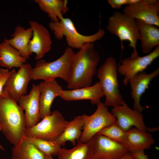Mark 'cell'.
<instances>
[{
    "label": "cell",
    "mask_w": 159,
    "mask_h": 159,
    "mask_svg": "<svg viewBox=\"0 0 159 159\" xmlns=\"http://www.w3.org/2000/svg\"><path fill=\"white\" fill-rule=\"evenodd\" d=\"M159 56V46L147 55L143 57H129L122 60L118 66L117 72L124 77L123 84L126 86L129 80L138 73L143 72Z\"/></svg>",
    "instance_id": "11"
},
{
    "label": "cell",
    "mask_w": 159,
    "mask_h": 159,
    "mask_svg": "<svg viewBox=\"0 0 159 159\" xmlns=\"http://www.w3.org/2000/svg\"><path fill=\"white\" fill-rule=\"evenodd\" d=\"M159 74V68L147 74L140 72L130 79L128 82L131 90V96L133 101V109L142 112L144 107L140 104L142 95L148 89L151 81Z\"/></svg>",
    "instance_id": "16"
},
{
    "label": "cell",
    "mask_w": 159,
    "mask_h": 159,
    "mask_svg": "<svg viewBox=\"0 0 159 159\" xmlns=\"http://www.w3.org/2000/svg\"><path fill=\"white\" fill-rule=\"evenodd\" d=\"M48 26L57 39L61 40L65 37L68 47L72 49H79L87 43H93L102 39L105 34V30L100 28L92 35L81 34L77 31L71 19L68 18L63 17L57 22L51 21Z\"/></svg>",
    "instance_id": "6"
},
{
    "label": "cell",
    "mask_w": 159,
    "mask_h": 159,
    "mask_svg": "<svg viewBox=\"0 0 159 159\" xmlns=\"http://www.w3.org/2000/svg\"><path fill=\"white\" fill-rule=\"evenodd\" d=\"M106 28L109 32L119 38L122 48H123V41L129 42L128 46L133 49L130 57H134L138 56L136 46L138 40L140 39V36L135 19L122 12L116 11L109 17Z\"/></svg>",
    "instance_id": "5"
},
{
    "label": "cell",
    "mask_w": 159,
    "mask_h": 159,
    "mask_svg": "<svg viewBox=\"0 0 159 159\" xmlns=\"http://www.w3.org/2000/svg\"><path fill=\"white\" fill-rule=\"evenodd\" d=\"M104 96L99 82L92 86L70 90H63L60 96L66 101L89 100L93 105H97Z\"/></svg>",
    "instance_id": "18"
},
{
    "label": "cell",
    "mask_w": 159,
    "mask_h": 159,
    "mask_svg": "<svg viewBox=\"0 0 159 159\" xmlns=\"http://www.w3.org/2000/svg\"><path fill=\"white\" fill-rule=\"evenodd\" d=\"M1 150V149H0V150Z\"/></svg>",
    "instance_id": "35"
},
{
    "label": "cell",
    "mask_w": 159,
    "mask_h": 159,
    "mask_svg": "<svg viewBox=\"0 0 159 159\" xmlns=\"http://www.w3.org/2000/svg\"><path fill=\"white\" fill-rule=\"evenodd\" d=\"M26 60L18 51L7 42L4 41L0 43L1 67L9 70L13 68H19Z\"/></svg>",
    "instance_id": "23"
},
{
    "label": "cell",
    "mask_w": 159,
    "mask_h": 159,
    "mask_svg": "<svg viewBox=\"0 0 159 159\" xmlns=\"http://www.w3.org/2000/svg\"><path fill=\"white\" fill-rule=\"evenodd\" d=\"M121 159H134V158L132 153L129 152L124 155Z\"/></svg>",
    "instance_id": "32"
},
{
    "label": "cell",
    "mask_w": 159,
    "mask_h": 159,
    "mask_svg": "<svg viewBox=\"0 0 159 159\" xmlns=\"http://www.w3.org/2000/svg\"><path fill=\"white\" fill-rule=\"evenodd\" d=\"M132 154L134 159H149L145 154L144 150H136L130 152Z\"/></svg>",
    "instance_id": "31"
},
{
    "label": "cell",
    "mask_w": 159,
    "mask_h": 159,
    "mask_svg": "<svg viewBox=\"0 0 159 159\" xmlns=\"http://www.w3.org/2000/svg\"><path fill=\"white\" fill-rule=\"evenodd\" d=\"M0 128L14 145L25 136L27 130L24 110L4 89L0 94Z\"/></svg>",
    "instance_id": "2"
},
{
    "label": "cell",
    "mask_w": 159,
    "mask_h": 159,
    "mask_svg": "<svg viewBox=\"0 0 159 159\" xmlns=\"http://www.w3.org/2000/svg\"><path fill=\"white\" fill-rule=\"evenodd\" d=\"M98 134L125 147L126 131L122 129L116 123L103 128Z\"/></svg>",
    "instance_id": "28"
},
{
    "label": "cell",
    "mask_w": 159,
    "mask_h": 159,
    "mask_svg": "<svg viewBox=\"0 0 159 159\" xmlns=\"http://www.w3.org/2000/svg\"><path fill=\"white\" fill-rule=\"evenodd\" d=\"M111 112L116 118V123L125 131L133 126L143 131L147 130L142 113L130 107L124 101L121 105L113 107Z\"/></svg>",
    "instance_id": "12"
},
{
    "label": "cell",
    "mask_w": 159,
    "mask_h": 159,
    "mask_svg": "<svg viewBox=\"0 0 159 159\" xmlns=\"http://www.w3.org/2000/svg\"><path fill=\"white\" fill-rule=\"evenodd\" d=\"M122 13L135 19L159 27L158 0H139L125 6Z\"/></svg>",
    "instance_id": "9"
},
{
    "label": "cell",
    "mask_w": 159,
    "mask_h": 159,
    "mask_svg": "<svg viewBox=\"0 0 159 159\" xmlns=\"http://www.w3.org/2000/svg\"><path fill=\"white\" fill-rule=\"evenodd\" d=\"M95 151L92 159H121L129 151L124 145L104 136L95 135Z\"/></svg>",
    "instance_id": "15"
},
{
    "label": "cell",
    "mask_w": 159,
    "mask_h": 159,
    "mask_svg": "<svg viewBox=\"0 0 159 159\" xmlns=\"http://www.w3.org/2000/svg\"><path fill=\"white\" fill-rule=\"evenodd\" d=\"M40 94L38 85L33 84L29 94L21 96L18 100V104L25 111L27 129L35 125L41 119Z\"/></svg>",
    "instance_id": "14"
},
{
    "label": "cell",
    "mask_w": 159,
    "mask_h": 159,
    "mask_svg": "<svg viewBox=\"0 0 159 159\" xmlns=\"http://www.w3.org/2000/svg\"><path fill=\"white\" fill-rule=\"evenodd\" d=\"M29 24L33 32V35L29 44L28 48L31 55L34 53L35 59H41L51 48L52 42L47 29L37 21H30Z\"/></svg>",
    "instance_id": "13"
},
{
    "label": "cell",
    "mask_w": 159,
    "mask_h": 159,
    "mask_svg": "<svg viewBox=\"0 0 159 159\" xmlns=\"http://www.w3.org/2000/svg\"><path fill=\"white\" fill-rule=\"evenodd\" d=\"M75 54L73 49L68 47L63 54L54 61L37 60L32 71L31 79L46 81L60 78L67 82L70 65Z\"/></svg>",
    "instance_id": "4"
},
{
    "label": "cell",
    "mask_w": 159,
    "mask_h": 159,
    "mask_svg": "<svg viewBox=\"0 0 159 159\" xmlns=\"http://www.w3.org/2000/svg\"><path fill=\"white\" fill-rule=\"evenodd\" d=\"M140 36L141 47L144 54H149L153 48L159 46L158 27L136 19Z\"/></svg>",
    "instance_id": "19"
},
{
    "label": "cell",
    "mask_w": 159,
    "mask_h": 159,
    "mask_svg": "<svg viewBox=\"0 0 159 159\" xmlns=\"http://www.w3.org/2000/svg\"><path fill=\"white\" fill-rule=\"evenodd\" d=\"M154 143L152 135L146 131L135 127L126 131L125 147L130 152L149 149Z\"/></svg>",
    "instance_id": "20"
},
{
    "label": "cell",
    "mask_w": 159,
    "mask_h": 159,
    "mask_svg": "<svg viewBox=\"0 0 159 159\" xmlns=\"http://www.w3.org/2000/svg\"><path fill=\"white\" fill-rule=\"evenodd\" d=\"M45 156L25 136L12 148L11 159H45Z\"/></svg>",
    "instance_id": "25"
},
{
    "label": "cell",
    "mask_w": 159,
    "mask_h": 159,
    "mask_svg": "<svg viewBox=\"0 0 159 159\" xmlns=\"http://www.w3.org/2000/svg\"><path fill=\"white\" fill-rule=\"evenodd\" d=\"M40 9L47 13L52 21H59L69 10L67 0H35Z\"/></svg>",
    "instance_id": "24"
},
{
    "label": "cell",
    "mask_w": 159,
    "mask_h": 159,
    "mask_svg": "<svg viewBox=\"0 0 159 159\" xmlns=\"http://www.w3.org/2000/svg\"><path fill=\"white\" fill-rule=\"evenodd\" d=\"M100 59L93 43H87L79 49L71 63L67 88L71 90L91 86Z\"/></svg>",
    "instance_id": "1"
},
{
    "label": "cell",
    "mask_w": 159,
    "mask_h": 159,
    "mask_svg": "<svg viewBox=\"0 0 159 159\" xmlns=\"http://www.w3.org/2000/svg\"><path fill=\"white\" fill-rule=\"evenodd\" d=\"M68 122L59 111L55 110L27 129L25 136L56 141L63 132Z\"/></svg>",
    "instance_id": "7"
},
{
    "label": "cell",
    "mask_w": 159,
    "mask_h": 159,
    "mask_svg": "<svg viewBox=\"0 0 159 159\" xmlns=\"http://www.w3.org/2000/svg\"><path fill=\"white\" fill-rule=\"evenodd\" d=\"M83 122L81 115L76 116L69 121L63 132L56 142L61 145H65L68 141L75 146L82 135Z\"/></svg>",
    "instance_id": "26"
},
{
    "label": "cell",
    "mask_w": 159,
    "mask_h": 159,
    "mask_svg": "<svg viewBox=\"0 0 159 159\" xmlns=\"http://www.w3.org/2000/svg\"><path fill=\"white\" fill-rule=\"evenodd\" d=\"M45 159H54L52 156L49 155H46Z\"/></svg>",
    "instance_id": "33"
},
{
    "label": "cell",
    "mask_w": 159,
    "mask_h": 159,
    "mask_svg": "<svg viewBox=\"0 0 159 159\" xmlns=\"http://www.w3.org/2000/svg\"><path fill=\"white\" fill-rule=\"evenodd\" d=\"M95 137L86 143L80 140L74 147L70 149L61 148L57 159H92L95 151Z\"/></svg>",
    "instance_id": "22"
},
{
    "label": "cell",
    "mask_w": 159,
    "mask_h": 159,
    "mask_svg": "<svg viewBox=\"0 0 159 159\" xmlns=\"http://www.w3.org/2000/svg\"><path fill=\"white\" fill-rule=\"evenodd\" d=\"M0 149L2 150H4V148L0 144Z\"/></svg>",
    "instance_id": "34"
},
{
    "label": "cell",
    "mask_w": 159,
    "mask_h": 159,
    "mask_svg": "<svg viewBox=\"0 0 159 159\" xmlns=\"http://www.w3.org/2000/svg\"><path fill=\"white\" fill-rule=\"evenodd\" d=\"M26 138L46 155L57 156L62 145L56 141L48 140L34 137L25 136Z\"/></svg>",
    "instance_id": "27"
},
{
    "label": "cell",
    "mask_w": 159,
    "mask_h": 159,
    "mask_svg": "<svg viewBox=\"0 0 159 159\" xmlns=\"http://www.w3.org/2000/svg\"><path fill=\"white\" fill-rule=\"evenodd\" d=\"M117 67L115 59L110 57L97 69L96 75L105 97L103 103L107 107L120 105L124 101L119 90Z\"/></svg>",
    "instance_id": "3"
},
{
    "label": "cell",
    "mask_w": 159,
    "mask_h": 159,
    "mask_svg": "<svg viewBox=\"0 0 159 159\" xmlns=\"http://www.w3.org/2000/svg\"><path fill=\"white\" fill-rule=\"evenodd\" d=\"M107 2L112 8L117 9L123 5H128V0H108Z\"/></svg>",
    "instance_id": "30"
},
{
    "label": "cell",
    "mask_w": 159,
    "mask_h": 159,
    "mask_svg": "<svg viewBox=\"0 0 159 159\" xmlns=\"http://www.w3.org/2000/svg\"><path fill=\"white\" fill-rule=\"evenodd\" d=\"M19 68L17 72L14 69L11 70L4 88L17 103L21 96L26 94L28 85L32 80L31 75L33 67L26 62Z\"/></svg>",
    "instance_id": "10"
},
{
    "label": "cell",
    "mask_w": 159,
    "mask_h": 159,
    "mask_svg": "<svg viewBox=\"0 0 159 159\" xmlns=\"http://www.w3.org/2000/svg\"><path fill=\"white\" fill-rule=\"evenodd\" d=\"M94 113L90 115H81L83 126L80 140L86 143L103 128L116 123V119L107 107L101 101Z\"/></svg>",
    "instance_id": "8"
},
{
    "label": "cell",
    "mask_w": 159,
    "mask_h": 159,
    "mask_svg": "<svg viewBox=\"0 0 159 159\" xmlns=\"http://www.w3.org/2000/svg\"><path fill=\"white\" fill-rule=\"evenodd\" d=\"M32 35V30L30 27L25 29L19 25L15 27L11 36L12 38L5 39L4 41L16 49L22 56L27 60L31 55L28 46Z\"/></svg>",
    "instance_id": "21"
},
{
    "label": "cell",
    "mask_w": 159,
    "mask_h": 159,
    "mask_svg": "<svg viewBox=\"0 0 159 159\" xmlns=\"http://www.w3.org/2000/svg\"><path fill=\"white\" fill-rule=\"evenodd\" d=\"M11 73L7 69L0 68V94L2 93L5 82Z\"/></svg>",
    "instance_id": "29"
},
{
    "label": "cell",
    "mask_w": 159,
    "mask_h": 159,
    "mask_svg": "<svg viewBox=\"0 0 159 159\" xmlns=\"http://www.w3.org/2000/svg\"><path fill=\"white\" fill-rule=\"evenodd\" d=\"M38 85L40 92V117L42 119L51 114L52 104L56 97H60L63 89L55 80L44 81Z\"/></svg>",
    "instance_id": "17"
}]
</instances>
